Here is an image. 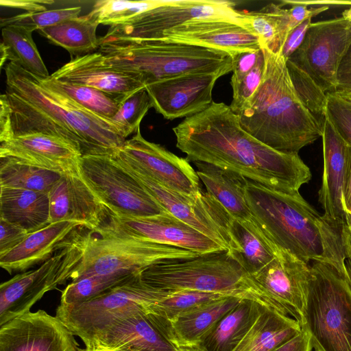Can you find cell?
<instances>
[{"mask_svg": "<svg viewBox=\"0 0 351 351\" xmlns=\"http://www.w3.org/2000/svg\"><path fill=\"white\" fill-rule=\"evenodd\" d=\"M173 132L176 147L189 162L212 164L288 194L299 193L311 179L310 169L298 154L275 150L254 138L223 102L213 101L184 119Z\"/></svg>", "mask_w": 351, "mask_h": 351, "instance_id": "6da1fadb", "label": "cell"}, {"mask_svg": "<svg viewBox=\"0 0 351 351\" xmlns=\"http://www.w3.org/2000/svg\"><path fill=\"white\" fill-rule=\"evenodd\" d=\"M5 71L12 137L32 133L55 136L82 156L113 155L124 144L126 139L110 120L84 109L13 62Z\"/></svg>", "mask_w": 351, "mask_h": 351, "instance_id": "7a4b0ae2", "label": "cell"}, {"mask_svg": "<svg viewBox=\"0 0 351 351\" xmlns=\"http://www.w3.org/2000/svg\"><path fill=\"white\" fill-rule=\"evenodd\" d=\"M245 195L252 221L277 249L306 263L331 265L350 280L341 230L300 193H282L247 179Z\"/></svg>", "mask_w": 351, "mask_h": 351, "instance_id": "3957f363", "label": "cell"}, {"mask_svg": "<svg viewBox=\"0 0 351 351\" xmlns=\"http://www.w3.org/2000/svg\"><path fill=\"white\" fill-rule=\"evenodd\" d=\"M265 60L260 86L236 114L241 127L267 146L298 152L322 136V121L303 104L292 83L287 60L262 48Z\"/></svg>", "mask_w": 351, "mask_h": 351, "instance_id": "277c9868", "label": "cell"}, {"mask_svg": "<svg viewBox=\"0 0 351 351\" xmlns=\"http://www.w3.org/2000/svg\"><path fill=\"white\" fill-rule=\"evenodd\" d=\"M99 51L110 65L142 75L145 87L152 83L191 73L232 72V58L207 48L161 40L99 38Z\"/></svg>", "mask_w": 351, "mask_h": 351, "instance_id": "5b68a950", "label": "cell"}, {"mask_svg": "<svg viewBox=\"0 0 351 351\" xmlns=\"http://www.w3.org/2000/svg\"><path fill=\"white\" fill-rule=\"evenodd\" d=\"M140 276L146 285L166 293L186 290L218 293L271 308L226 250L154 265L141 271Z\"/></svg>", "mask_w": 351, "mask_h": 351, "instance_id": "8992f818", "label": "cell"}, {"mask_svg": "<svg viewBox=\"0 0 351 351\" xmlns=\"http://www.w3.org/2000/svg\"><path fill=\"white\" fill-rule=\"evenodd\" d=\"M305 324L313 348L351 351V281L334 267L311 265Z\"/></svg>", "mask_w": 351, "mask_h": 351, "instance_id": "52a82bcc", "label": "cell"}, {"mask_svg": "<svg viewBox=\"0 0 351 351\" xmlns=\"http://www.w3.org/2000/svg\"><path fill=\"white\" fill-rule=\"evenodd\" d=\"M199 255L172 245L90 231L87 232L82 261L74 269L71 280L95 275L134 274L154 265Z\"/></svg>", "mask_w": 351, "mask_h": 351, "instance_id": "ba28073f", "label": "cell"}, {"mask_svg": "<svg viewBox=\"0 0 351 351\" xmlns=\"http://www.w3.org/2000/svg\"><path fill=\"white\" fill-rule=\"evenodd\" d=\"M79 173L111 214L139 218L169 213L113 155H84Z\"/></svg>", "mask_w": 351, "mask_h": 351, "instance_id": "9c48e42d", "label": "cell"}, {"mask_svg": "<svg viewBox=\"0 0 351 351\" xmlns=\"http://www.w3.org/2000/svg\"><path fill=\"white\" fill-rule=\"evenodd\" d=\"M86 234L75 233L69 243L36 269L16 274L0 285V326L30 311L48 291L71 279L82 261Z\"/></svg>", "mask_w": 351, "mask_h": 351, "instance_id": "30bf717a", "label": "cell"}, {"mask_svg": "<svg viewBox=\"0 0 351 351\" xmlns=\"http://www.w3.org/2000/svg\"><path fill=\"white\" fill-rule=\"evenodd\" d=\"M234 5L221 0H165L125 23L110 26L104 36L160 40L170 29L202 19L226 21L246 28L244 12L236 10Z\"/></svg>", "mask_w": 351, "mask_h": 351, "instance_id": "8fae6325", "label": "cell"}, {"mask_svg": "<svg viewBox=\"0 0 351 351\" xmlns=\"http://www.w3.org/2000/svg\"><path fill=\"white\" fill-rule=\"evenodd\" d=\"M114 156L169 213L226 250H231L229 228L232 217L209 193L203 191L199 196L192 197L175 191L147 175L119 149Z\"/></svg>", "mask_w": 351, "mask_h": 351, "instance_id": "7c38bea8", "label": "cell"}, {"mask_svg": "<svg viewBox=\"0 0 351 351\" xmlns=\"http://www.w3.org/2000/svg\"><path fill=\"white\" fill-rule=\"evenodd\" d=\"M165 292L146 285L140 273L125 282L86 302L61 304L56 316L82 341L109 322L138 311L159 300Z\"/></svg>", "mask_w": 351, "mask_h": 351, "instance_id": "4fadbf2b", "label": "cell"}, {"mask_svg": "<svg viewBox=\"0 0 351 351\" xmlns=\"http://www.w3.org/2000/svg\"><path fill=\"white\" fill-rule=\"evenodd\" d=\"M350 47L351 19L341 14L312 22L302 43L288 60L331 93L337 91L338 69Z\"/></svg>", "mask_w": 351, "mask_h": 351, "instance_id": "5bb4252c", "label": "cell"}, {"mask_svg": "<svg viewBox=\"0 0 351 351\" xmlns=\"http://www.w3.org/2000/svg\"><path fill=\"white\" fill-rule=\"evenodd\" d=\"M247 276L274 310L293 319L302 328L304 326L311 265L279 249L276 257L265 267Z\"/></svg>", "mask_w": 351, "mask_h": 351, "instance_id": "9a60e30c", "label": "cell"}, {"mask_svg": "<svg viewBox=\"0 0 351 351\" xmlns=\"http://www.w3.org/2000/svg\"><path fill=\"white\" fill-rule=\"evenodd\" d=\"M93 232L172 245L200 254L226 250L170 213L139 218L110 213L107 221Z\"/></svg>", "mask_w": 351, "mask_h": 351, "instance_id": "2e32d148", "label": "cell"}, {"mask_svg": "<svg viewBox=\"0 0 351 351\" xmlns=\"http://www.w3.org/2000/svg\"><path fill=\"white\" fill-rule=\"evenodd\" d=\"M119 151L147 175L171 190L192 197L203 192L197 172L187 159L147 141L140 128L131 138L125 140Z\"/></svg>", "mask_w": 351, "mask_h": 351, "instance_id": "e0dca14e", "label": "cell"}, {"mask_svg": "<svg viewBox=\"0 0 351 351\" xmlns=\"http://www.w3.org/2000/svg\"><path fill=\"white\" fill-rule=\"evenodd\" d=\"M74 335L44 310L28 312L0 326V351H79Z\"/></svg>", "mask_w": 351, "mask_h": 351, "instance_id": "ac0fdd59", "label": "cell"}, {"mask_svg": "<svg viewBox=\"0 0 351 351\" xmlns=\"http://www.w3.org/2000/svg\"><path fill=\"white\" fill-rule=\"evenodd\" d=\"M322 121L324 169L318 200L324 218L341 230L346 225L343 193L351 164V147L327 111Z\"/></svg>", "mask_w": 351, "mask_h": 351, "instance_id": "d6986e66", "label": "cell"}, {"mask_svg": "<svg viewBox=\"0 0 351 351\" xmlns=\"http://www.w3.org/2000/svg\"><path fill=\"white\" fill-rule=\"evenodd\" d=\"M217 74L191 73L146 86L156 111L166 119H185L208 108L213 102Z\"/></svg>", "mask_w": 351, "mask_h": 351, "instance_id": "ffe728a7", "label": "cell"}, {"mask_svg": "<svg viewBox=\"0 0 351 351\" xmlns=\"http://www.w3.org/2000/svg\"><path fill=\"white\" fill-rule=\"evenodd\" d=\"M48 194L50 223L71 221L93 232L110 213L80 173L63 175Z\"/></svg>", "mask_w": 351, "mask_h": 351, "instance_id": "44dd1931", "label": "cell"}, {"mask_svg": "<svg viewBox=\"0 0 351 351\" xmlns=\"http://www.w3.org/2000/svg\"><path fill=\"white\" fill-rule=\"evenodd\" d=\"M160 40L219 51L232 58L238 53L261 49L258 38L250 30L222 20L189 22L165 32Z\"/></svg>", "mask_w": 351, "mask_h": 351, "instance_id": "7402d4cb", "label": "cell"}, {"mask_svg": "<svg viewBox=\"0 0 351 351\" xmlns=\"http://www.w3.org/2000/svg\"><path fill=\"white\" fill-rule=\"evenodd\" d=\"M51 76L113 94L129 95L145 88L141 75L110 65L98 51L72 58Z\"/></svg>", "mask_w": 351, "mask_h": 351, "instance_id": "603a6c76", "label": "cell"}, {"mask_svg": "<svg viewBox=\"0 0 351 351\" xmlns=\"http://www.w3.org/2000/svg\"><path fill=\"white\" fill-rule=\"evenodd\" d=\"M82 341L86 347L114 351H173L176 348L151 322L145 311L112 320Z\"/></svg>", "mask_w": 351, "mask_h": 351, "instance_id": "cb8c5ba5", "label": "cell"}, {"mask_svg": "<svg viewBox=\"0 0 351 351\" xmlns=\"http://www.w3.org/2000/svg\"><path fill=\"white\" fill-rule=\"evenodd\" d=\"M82 154L63 139L43 133L13 136L1 142L0 158H12L62 175L79 173Z\"/></svg>", "mask_w": 351, "mask_h": 351, "instance_id": "d4e9b609", "label": "cell"}, {"mask_svg": "<svg viewBox=\"0 0 351 351\" xmlns=\"http://www.w3.org/2000/svg\"><path fill=\"white\" fill-rule=\"evenodd\" d=\"M240 298L227 296L212 301L171 319L145 313L151 322L175 347L199 346L216 324L237 306Z\"/></svg>", "mask_w": 351, "mask_h": 351, "instance_id": "484cf974", "label": "cell"}, {"mask_svg": "<svg viewBox=\"0 0 351 351\" xmlns=\"http://www.w3.org/2000/svg\"><path fill=\"white\" fill-rule=\"evenodd\" d=\"M77 227L81 226L77 222L62 221L29 233L17 246L0 256L1 267L11 274L43 263L69 243Z\"/></svg>", "mask_w": 351, "mask_h": 351, "instance_id": "4316f807", "label": "cell"}, {"mask_svg": "<svg viewBox=\"0 0 351 351\" xmlns=\"http://www.w3.org/2000/svg\"><path fill=\"white\" fill-rule=\"evenodd\" d=\"M197 174L213 195L234 219L252 221V216L245 199L247 178L216 165L194 162Z\"/></svg>", "mask_w": 351, "mask_h": 351, "instance_id": "83f0119b", "label": "cell"}, {"mask_svg": "<svg viewBox=\"0 0 351 351\" xmlns=\"http://www.w3.org/2000/svg\"><path fill=\"white\" fill-rule=\"evenodd\" d=\"M0 189V218L28 233L50 223L48 193L3 186Z\"/></svg>", "mask_w": 351, "mask_h": 351, "instance_id": "f1b7e54d", "label": "cell"}, {"mask_svg": "<svg viewBox=\"0 0 351 351\" xmlns=\"http://www.w3.org/2000/svg\"><path fill=\"white\" fill-rule=\"evenodd\" d=\"M229 233L232 247L228 252L247 275L259 271L279 252L252 220L246 221L232 218Z\"/></svg>", "mask_w": 351, "mask_h": 351, "instance_id": "f546056e", "label": "cell"}, {"mask_svg": "<svg viewBox=\"0 0 351 351\" xmlns=\"http://www.w3.org/2000/svg\"><path fill=\"white\" fill-rule=\"evenodd\" d=\"M263 307L255 301L241 300L221 318L199 347L203 351H232L252 327Z\"/></svg>", "mask_w": 351, "mask_h": 351, "instance_id": "4dcf8cb0", "label": "cell"}, {"mask_svg": "<svg viewBox=\"0 0 351 351\" xmlns=\"http://www.w3.org/2000/svg\"><path fill=\"white\" fill-rule=\"evenodd\" d=\"M302 330L293 319L267 307L232 351H273Z\"/></svg>", "mask_w": 351, "mask_h": 351, "instance_id": "1f68e13d", "label": "cell"}, {"mask_svg": "<svg viewBox=\"0 0 351 351\" xmlns=\"http://www.w3.org/2000/svg\"><path fill=\"white\" fill-rule=\"evenodd\" d=\"M99 23L89 14L40 29L39 34L71 54L81 56L99 49L96 30Z\"/></svg>", "mask_w": 351, "mask_h": 351, "instance_id": "d6a6232c", "label": "cell"}, {"mask_svg": "<svg viewBox=\"0 0 351 351\" xmlns=\"http://www.w3.org/2000/svg\"><path fill=\"white\" fill-rule=\"evenodd\" d=\"M34 31L17 25L3 27L1 45L5 48L10 62L41 79H46L50 75L33 40Z\"/></svg>", "mask_w": 351, "mask_h": 351, "instance_id": "836d02e7", "label": "cell"}, {"mask_svg": "<svg viewBox=\"0 0 351 351\" xmlns=\"http://www.w3.org/2000/svg\"><path fill=\"white\" fill-rule=\"evenodd\" d=\"M42 83L67 96L79 106L99 117L110 120L128 95L113 94L97 88L58 81L50 76Z\"/></svg>", "mask_w": 351, "mask_h": 351, "instance_id": "e575fe53", "label": "cell"}, {"mask_svg": "<svg viewBox=\"0 0 351 351\" xmlns=\"http://www.w3.org/2000/svg\"><path fill=\"white\" fill-rule=\"evenodd\" d=\"M0 186L48 193L62 174L12 158H0Z\"/></svg>", "mask_w": 351, "mask_h": 351, "instance_id": "d590c367", "label": "cell"}, {"mask_svg": "<svg viewBox=\"0 0 351 351\" xmlns=\"http://www.w3.org/2000/svg\"><path fill=\"white\" fill-rule=\"evenodd\" d=\"M229 295L199 291L165 293L159 300L148 305L145 313L171 319L205 304Z\"/></svg>", "mask_w": 351, "mask_h": 351, "instance_id": "8d00e7d4", "label": "cell"}, {"mask_svg": "<svg viewBox=\"0 0 351 351\" xmlns=\"http://www.w3.org/2000/svg\"><path fill=\"white\" fill-rule=\"evenodd\" d=\"M135 274L95 275L72 281L62 291L60 304L71 305L86 302L125 282Z\"/></svg>", "mask_w": 351, "mask_h": 351, "instance_id": "74e56055", "label": "cell"}, {"mask_svg": "<svg viewBox=\"0 0 351 351\" xmlns=\"http://www.w3.org/2000/svg\"><path fill=\"white\" fill-rule=\"evenodd\" d=\"M165 0H101L95 3L90 16L99 24L116 25L164 3Z\"/></svg>", "mask_w": 351, "mask_h": 351, "instance_id": "f35d334b", "label": "cell"}, {"mask_svg": "<svg viewBox=\"0 0 351 351\" xmlns=\"http://www.w3.org/2000/svg\"><path fill=\"white\" fill-rule=\"evenodd\" d=\"M152 107V102L146 89L138 90L124 98L110 121L126 139L140 128L141 121Z\"/></svg>", "mask_w": 351, "mask_h": 351, "instance_id": "ab89813d", "label": "cell"}, {"mask_svg": "<svg viewBox=\"0 0 351 351\" xmlns=\"http://www.w3.org/2000/svg\"><path fill=\"white\" fill-rule=\"evenodd\" d=\"M288 71L296 93L307 108L320 119L327 111V93L304 70L287 60Z\"/></svg>", "mask_w": 351, "mask_h": 351, "instance_id": "60d3db41", "label": "cell"}, {"mask_svg": "<svg viewBox=\"0 0 351 351\" xmlns=\"http://www.w3.org/2000/svg\"><path fill=\"white\" fill-rule=\"evenodd\" d=\"M82 7L74 6L37 12H25L9 17H1V27L17 25L39 30L80 16Z\"/></svg>", "mask_w": 351, "mask_h": 351, "instance_id": "b9f144b4", "label": "cell"}, {"mask_svg": "<svg viewBox=\"0 0 351 351\" xmlns=\"http://www.w3.org/2000/svg\"><path fill=\"white\" fill-rule=\"evenodd\" d=\"M246 28L259 39L261 48L280 53L282 45L275 20L263 8L258 12L244 11Z\"/></svg>", "mask_w": 351, "mask_h": 351, "instance_id": "7bdbcfd3", "label": "cell"}, {"mask_svg": "<svg viewBox=\"0 0 351 351\" xmlns=\"http://www.w3.org/2000/svg\"><path fill=\"white\" fill-rule=\"evenodd\" d=\"M265 69V60L263 51V54L254 69L243 77L230 80L232 100L229 106L234 113L237 114L256 93L263 80Z\"/></svg>", "mask_w": 351, "mask_h": 351, "instance_id": "ee69618b", "label": "cell"}, {"mask_svg": "<svg viewBox=\"0 0 351 351\" xmlns=\"http://www.w3.org/2000/svg\"><path fill=\"white\" fill-rule=\"evenodd\" d=\"M327 112L343 138L351 147V112L327 93Z\"/></svg>", "mask_w": 351, "mask_h": 351, "instance_id": "f6af8a7d", "label": "cell"}, {"mask_svg": "<svg viewBox=\"0 0 351 351\" xmlns=\"http://www.w3.org/2000/svg\"><path fill=\"white\" fill-rule=\"evenodd\" d=\"M28 234L20 226L0 218V256L17 246Z\"/></svg>", "mask_w": 351, "mask_h": 351, "instance_id": "bcb514c9", "label": "cell"}, {"mask_svg": "<svg viewBox=\"0 0 351 351\" xmlns=\"http://www.w3.org/2000/svg\"><path fill=\"white\" fill-rule=\"evenodd\" d=\"M285 4L291 5V8L288 10L292 29L304 20L313 18L329 9L328 7L324 5L308 8L307 5L300 3L299 1L283 0L280 1L282 6Z\"/></svg>", "mask_w": 351, "mask_h": 351, "instance_id": "7dc6e473", "label": "cell"}, {"mask_svg": "<svg viewBox=\"0 0 351 351\" xmlns=\"http://www.w3.org/2000/svg\"><path fill=\"white\" fill-rule=\"evenodd\" d=\"M263 54V49L238 53L232 57V75L230 80L243 77L254 69Z\"/></svg>", "mask_w": 351, "mask_h": 351, "instance_id": "c3c4849f", "label": "cell"}, {"mask_svg": "<svg viewBox=\"0 0 351 351\" xmlns=\"http://www.w3.org/2000/svg\"><path fill=\"white\" fill-rule=\"evenodd\" d=\"M312 18H308L293 29L288 34L281 49L280 53L288 60L302 43L307 30L312 23Z\"/></svg>", "mask_w": 351, "mask_h": 351, "instance_id": "681fc988", "label": "cell"}, {"mask_svg": "<svg viewBox=\"0 0 351 351\" xmlns=\"http://www.w3.org/2000/svg\"><path fill=\"white\" fill-rule=\"evenodd\" d=\"M311 336L306 328L291 337L273 351H312Z\"/></svg>", "mask_w": 351, "mask_h": 351, "instance_id": "f907efd6", "label": "cell"}, {"mask_svg": "<svg viewBox=\"0 0 351 351\" xmlns=\"http://www.w3.org/2000/svg\"><path fill=\"white\" fill-rule=\"evenodd\" d=\"M51 0H1L0 5L7 8L24 10L26 12L47 10V7L53 3Z\"/></svg>", "mask_w": 351, "mask_h": 351, "instance_id": "816d5d0a", "label": "cell"}, {"mask_svg": "<svg viewBox=\"0 0 351 351\" xmlns=\"http://www.w3.org/2000/svg\"><path fill=\"white\" fill-rule=\"evenodd\" d=\"M0 142L12 136L11 125V108L6 94L0 97Z\"/></svg>", "mask_w": 351, "mask_h": 351, "instance_id": "f5cc1de1", "label": "cell"}, {"mask_svg": "<svg viewBox=\"0 0 351 351\" xmlns=\"http://www.w3.org/2000/svg\"><path fill=\"white\" fill-rule=\"evenodd\" d=\"M337 91L351 93V47L338 69Z\"/></svg>", "mask_w": 351, "mask_h": 351, "instance_id": "db71d44e", "label": "cell"}, {"mask_svg": "<svg viewBox=\"0 0 351 351\" xmlns=\"http://www.w3.org/2000/svg\"><path fill=\"white\" fill-rule=\"evenodd\" d=\"M343 204L346 218V226L351 232V164L343 189Z\"/></svg>", "mask_w": 351, "mask_h": 351, "instance_id": "11a10c76", "label": "cell"}, {"mask_svg": "<svg viewBox=\"0 0 351 351\" xmlns=\"http://www.w3.org/2000/svg\"><path fill=\"white\" fill-rule=\"evenodd\" d=\"M341 232L345 248V254L346 256V268L351 281V232L346 225L341 228Z\"/></svg>", "mask_w": 351, "mask_h": 351, "instance_id": "9f6ffc18", "label": "cell"}, {"mask_svg": "<svg viewBox=\"0 0 351 351\" xmlns=\"http://www.w3.org/2000/svg\"><path fill=\"white\" fill-rule=\"evenodd\" d=\"M330 94L340 103L351 106V93L335 91Z\"/></svg>", "mask_w": 351, "mask_h": 351, "instance_id": "6f0895ef", "label": "cell"}, {"mask_svg": "<svg viewBox=\"0 0 351 351\" xmlns=\"http://www.w3.org/2000/svg\"><path fill=\"white\" fill-rule=\"evenodd\" d=\"M173 351H203L199 346L177 347Z\"/></svg>", "mask_w": 351, "mask_h": 351, "instance_id": "680465c9", "label": "cell"}, {"mask_svg": "<svg viewBox=\"0 0 351 351\" xmlns=\"http://www.w3.org/2000/svg\"><path fill=\"white\" fill-rule=\"evenodd\" d=\"M79 351H114L106 348H95V347H86L84 348H79Z\"/></svg>", "mask_w": 351, "mask_h": 351, "instance_id": "91938a15", "label": "cell"}, {"mask_svg": "<svg viewBox=\"0 0 351 351\" xmlns=\"http://www.w3.org/2000/svg\"><path fill=\"white\" fill-rule=\"evenodd\" d=\"M337 100V99H336ZM342 106H343L344 108H346V109H348V110H350L351 112V106H346V105H344L341 103H340L338 100H337Z\"/></svg>", "mask_w": 351, "mask_h": 351, "instance_id": "94428289", "label": "cell"}, {"mask_svg": "<svg viewBox=\"0 0 351 351\" xmlns=\"http://www.w3.org/2000/svg\"><path fill=\"white\" fill-rule=\"evenodd\" d=\"M314 351H320V350H317V349H315V350H314Z\"/></svg>", "mask_w": 351, "mask_h": 351, "instance_id": "6125c7cd", "label": "cell"}]
</instances>
